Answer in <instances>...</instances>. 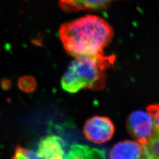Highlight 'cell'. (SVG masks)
<instances>
[{"mask_svg":"<svg viewBox=\"0 0 159 159\" xmlns=\"http://www.w3.org/2000/svg\"><path fill=\"white\" fill-rule=\"evenodd\" d=\"M114 56L76 57L70 64L61 81L65 91L75 93L81 89L100 90L105 87L106 72L114 63Z\"/></svg>","mask_w":159,"mask_h":159,"instance_id":"7a4b0ae2","label":"cell"},{"mask_svg":"<svg viewBox=\"0 0 159 159\" xmlns=\"http://www.w3.org/2000/svg\"><path fill=\"white\" fill-rule=\"evenodd\" d=\"M58 33L64 50L74 58L104 54L114 36L113 29L104 19L91 14L63 24Z\"/></svg>","mask_w":159,"mask_h":159,"instance_id":"6da1fadb","label":"cell"},{"mask_svg":"<svg viewBox=\"0 0 159 159\" xmlns=\"http://www.w3.org/2000/svg\"><path fill=\"white\" fill-rule=\"evenodd\" d=\"M1 86L2 89L7 90L11 87V81L9 80H3L1 82Z\"/></svg>","mask_w":159,"mask_h":159,"instance_id":"7c38bea8","label":"cell"},{"mask_svg":"<svg viewBox=\"0 0 159 159\" xmlns=\"http://www.w3.org/2000/svg\"><path fill=\"white\" fill-rule=\"evenodd\" d=\"M63 140L51 135L40 140L37 154L40 159H64L65 151Z\"/></svg>","mask_w":159,"mask_h":159,"instance_id":"5b68a950","label":"cell"},{"mask_svg":"<svg viewBox=\"0 0 159 159\" xmlns=\"http://www.w3.org/2000/svg\"><path fill=\"white\" fill-rule=\"evenodd\" d=\"M147 110L153 120L156 130L159 133V103L148 106Z\"/></svg>","mask_w":159,"mask_h":159,"instance_id":"8fae6325","label":"cell"},{"mask_svg":"<svg viewBox=\"0 0 159 159\" xmlns=\"http://www.w3.org/2000/svg\"><path fill=\"white\" fill-rule=\"evenodd\" d=\"M114 132V125L111 120L106 117H93L86 121L84 127L85 137L91 142L97 144L110 140Z\"/></svg>","mask_w":159,"mask_h":159,"instance_id":"277c9868","label":"cell"},{"mask_svg":"<svg viewBox=\"0 0 159 159\" xmlns=\"http://www.w3.org/2000/svg\"><path fill=\"white\" fill-rule=\"evenodd\" d=\"M116 1L117 0H58V3L64 11L74 12L102 10Z\"/></svg>","mask_w":159,"mask_h":159,"instance_id":"8992f818","label":"cell"},{"mask_svg":"<svg viewBox=\"0 0 159 159\" xmlns=\"http://www.w3.org/2000/svg\"><path fill=\"white\" fill-rule=\"evenodd\" d=\"M126 128L131 136L142 147L147 145L157 133L150 115L141 110L134 111L129 116Z\"/></svg>","mask_w":159,"mask_h":159,"instance_id":"3957f363","label":"cell"},{"mask_svg":"<svg viewBox=\"0 0 159 159\" xmlns=\"http://www.w3.org/2000/svg\"><path fill=\"white\" fill-rule=\"evenodd\" d=\"M12 159H40L37 153L23 148L21 145H17L14 150Z\"/></svg>","mask_w":159,"mask_h":159,"instance_id":"30bf717a","label":"cell"},{"mask_svg":"<svg viewBox=\"0 0 159 159\" xmlns=\"http://www.w3.org/2000/svg\"><path fill=\"white\" fill-rule=\"evenodd\" d=\"M18 85L21 91L31 93L35 90L37 83L33 77L24 76L18 80Z\"/></svg>","mask_w":159,"mask_h":159,"instance_id":"9c48e42d","label":"cell"},{"mask_svg":"<svg viewBox=\"0 0 159 159\" xmlns=\"http://www.w3.org/2000/svg\"><path fill=\"white\" fill-rule=\"evenodd\" d=\"M140 159H159V133L157 131L148 144L142 147Z\"/></svg>","mask_w":159,"mask_h":159,"instance_id":"ba28073f","label":"cell"},{"mask_svg":"<svg viewBox=\"0 0 159 159\" xmlns=\"http://www.w3.org/2000/svg\"><path fill=\"white\" fill-rule=\"evenodd\" d=\"M142 146L136 142L125 140L118 143L110 151L111 159H140Z\"/></svg>","mask_w":159,"mask_h":159,"instance_id":"52a82bcc","label":"cell"}]
</instances>
